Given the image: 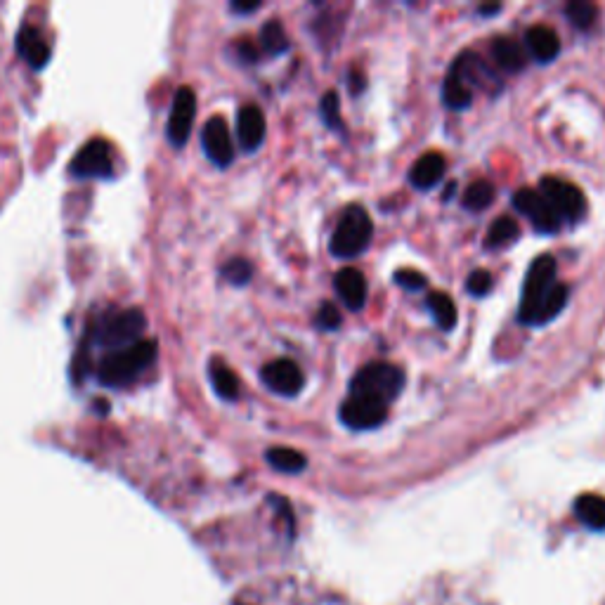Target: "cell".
Masks as SVG:
<instances>
[{
	"instance_id": "obj_1",
	"label": "cell",
	"mask_w": 605,
	"mask_h": 605,
	"mask_svg": "<svg viewBox=\"0 0 605 605\" xmlns=\"http://www.w3.org/2000/svg\"><path fill=\"white\" fill-rule=\"evenodd\" d=\"M565 303L568 286L556 282V260L539 256L525 275L518 320L523 324H546L565 308Z\"/></svg>"
},
{
	"instance_id": "obj_2",
	"label": "cell",
	"mask_w": 605,
	"mask_h": 605,
	"mask_svg": "<svg viewBox=\"0 0 605 605\" xmlns=\"http://www.w3.org/2000/svg\"><path fill=\"white\" fill-rule=\"evenodd\" d=\"M159 353V343L154 341H135L130 346L116 348L104 360L97 364V379L107 388H123L133 383L138 376L149 369Z\"/></svg>"
},
{
	"instance_id": "obj_3",
	"label": "cell",
	"mask_w": 605,
	"mask_h": 605,
	"mask_svg": "<svg viewBox=\"0 0 605 605\" xmlns=\"http://www.w3.org/2000/svg\"><path fill=\"white\" fill-rule=\"evenodd\" d=\"M405 388V372L395 364L372 362L355 374L350 383V398L376 400L381 405H390Z\"/></svg>"
},
{
	"instance_id": "obj_4",
	"label": "cell",
	"mask_w": 605,
	"mask_h": 605,
	"mask_svg": "<svg viewBox=\"0 0 605 605\" xmlns=\"http://www.w3.org/2000/svg\"><path fill=\"white\" fill-rule=\"evenodd\" d=\"M372 218L360 206H350L331 237V253L336 258H355L372 242Z\"/></svg>"
},
{
	"instance_id": "obj_5",
	"label": "cell",
	"mask_w": 605,
	"mask_h": 605,
	"mask_svg": "<svg viewBox=\"0 0 605 605\" xmlns=\"http://www.w3.org/2000/svg\"><path fill=\"white\" fill-rule=\"evenodd\" d=\"M147 317L140 308H130L121 312H109L95 327V338L102 346H130L145 334Z\"/></svg>"
},
{
	"instance_id": "obj_6",
	"label": "cell",
	"mask_w": 605,
	"mask_h": 605,
	"mask_svg": "<svg viewBox=\"0 0 605 605\" xmlns=\"http://www.w3.org/2000/svg\"><path fill=\"white\" fill-rule=\"evenodd\" d=\"M539 194L549 201V206L554 208L556 216L568 223H577L587 216V199L580 187L570 185V182L558 180V178H542L539 182Z\"/></svg>"
},
{
	"instance_id": "obj_7",
	"label": "cell",
	"mask_w": 605,
	"mask_h": 605,
	"mask_svg": "<svg viewBox=\"0 0 605 605\" xmlns=\"http://www.w3.org/2000/svg\"><path fill=\"white\" fill-rule=\"evenodd\" d=\"M69 171L78 180H109L114 175L112 145L102 138L90 140L74 156Z\"/></svg>"
},
{
	"instance_id": "obj_8",
	"label": "cell",
	"mask_w": 605,
	"mask_h": 605,
	"mask_svg": "<svg viewBox=\"0 0 605 605\" xmlns=\"http://www.w3.org/2000/svg\"><path fill=\"white\" fill-rule=\"evenodd\" d=\"M194 114H197V95H194L190 86H182L173 97L171 116H168L166 126L168 142H171L173 147H185V142L190 140Z\"/></svg>"
},
{
	"instance_id": "obj_9",
	"label": "cell",
	"mask_w": 605,
	"mask_h": 605,
	"mask_svg": "<svg viewBox=\"0 0 605 605\" xmlns=\"http://www.w3.org/2000/svg\"><path fill=\"white\" fill-rule=\"evenodd\" d=\"M513 206L537 227V232L554 234L561 230V218L556 216V211L549 206V201L537 190H518L513 194Z\"/></svg>"
},
{
	"instance_id": "obj_10",
	"label": "cell",
	"mask_w": 605,
	"mask_h": 605,
	"mask_svg": "<svg viewBox=\"0 0 605 605\" xmlns=\"http://www.w3.org/2000/svg\"><path fill=\"white\" fill-rule=\"evenodd\" d=\"M260 379H263L265 386H268L272 393L284 395V398H294L303 390V372L301 367L294 360H272L263 367L260 372Z\"/></svg>"
},
{
	"instance_id": "obj_11",
	"label": "cell",
	"mask_w": 605,
	"mask_h": 605,
	"mask_svg": "<svg viewBox=\"0 0 605 605\" xmlns=\"http://www.w3.org/2000/svg\"><path fill=\"white\" fill-rule=\"evenodd\" d=\"M201 145H204L206 156L216 166L225 168L232 164L234 145L223 116H213V119L206 121L204 130H201Z\"/></svg>"
},
{
	"instance_id": "obj_12",
	"label": "cell",
	"mask_w": 605,
	"mask_h": 605,
	"mask_svg": "<svg viewBox=\"0 0 605 605\" xmlns=\"http://www.w3.org/2000/svg\"><path fill=\"white\" fill-rule=\"evenodd\" d=\"M388 416V407L376 400L367 398H348L341 405V421L355 431H369V428L381 426Z\"/></svg>"
},
{
	"instance_id": "obj_13",
	"label": "cell",
	"mask_w": 605,
	"mask_h": 605,
	"mask_svg": "<svg viewBox=\"0 0 605 605\" xmlns=\"http://www.w3.org/2000/svg\"><path fill=\"white\" fill-rule=\"evenodd\" d=\"M265 116L256 104H246L237 114V138L244 152H256L265 140Z\"/></svg>"
},
{
	"instance_id": "obj_14",
	"label": "cell",
	"mask_w": 605,
	"mask_h": 605,
	"mask_svg": "<svg viewBox=\"0 0 605 605\" xmlns=\"http://www.w3.org/2000/svg\"><path fill=\"white\" fill-rule=\"evenodd\" d=\"M17 52L22 55V60L29 64L31 69H43L50 62V43L45 41L43 34L34 26L24 24L17 31Z\"/></svg>"
},
{
	"instance_id": "obj_15",
	"label": "cell",
	"mask_w": 605,
	"mask_h": 605,
	"mask_svg": "<svg viewBox=\"0 0 605 605\" xmlns=\"http://www.w3.org/2000/svg\"><path fill=\"white\" fill-rule=\"evenodd\" d=\"M336 294L350 310H360L367 303V279L357 268H343L336 279Z\"/></svg>"
},
{
	"instance_id": "obj_16",
	"label": "cell",
	"mask_w": 605,
	"mask_h": 605,
	"mask_svg": "<svg viewBox=\"0 0 605 605\" xmlns=\"http://www.w3.org/2000/svg\"><path fill=\"white\" fill-rule=\"evenodd\" d=\"M525 48L530 50V55L537 62H551L561 52V41H558V34L551 26L537 24L525 34Z\"/></svg>"
},
{
	"instance_id": "obj_17",
	"label": "cell",
	"mask_w": 605,
	"mask_h": 605,
	"mask_svg": "<svg viewBox=\"0 0 605 605\" xmlns=\"http://www.w3.org/2000/svg\"><path fill=\"white\" fill-rule=\"evenodd\" d=\"M445 156L438 152H428L421 156L419 161L412 166V173H409V180H412L414 187L419 190H428V187L438 185L445 175Z\"/></svg>"
},
{
	"instance_id": "obj_18",
	"label": "cell",
	"mask_w": 605,
	"mask_h": 605,
	"mask_svg": "<svg viewBox=\"0 0 605 605\" xmlns=\"http://www.w3.org/2000/svg\"><path fill=\"white\" fill-rule=\"evenodd\" d=\"M492 57L494 62H497L504 71H509V74L520 71L525 67V62H528V55H525L523 45H520L516 38H509V36L497 38V41L492 43Z\"/></svg>"
},
{
	"instance_id": "obj_19",
	"label": "cell",
	"mask_w": 605,
	"mask_h": 605,
	"mask_svg": "<svg viewBox=\"0 0 605 605\" xmlns=\"http://www.w3.org/2000/svg\"><path fill=\"white\" fill-rule=\"evenodd\" d=\"M575 513L591 530H605V497L601 494H582L575 502Z\"/></svg>"
},
{
	"instance_id": "obj_20",
	"label": "cell",
	"mask_w": 605,
	"mask_h": 605,
	"mask_svg": "<svg viewBox=\"0 0 605 605\" xmlns=\"http://www.w3.org/2000/svg\"><path fill=\"white\" fill-rule=\"evenodd\" d=\"M208 376H211L213 390L220 395L223 400H237L239 395V379L237 374L232 372L230 367L223 360H213L211 367H208Z\"/></svg>"
},
{
	"instance_id": "obj_21",
	"label": "cell",
	"mask_w": 605,
	"mask_h": 605,
	"mask_svg": "<svg viewBox=\"0 0 605 605\" xmlns=\"http://www.w3.org/2000/svg\"><path fill=\"white\" fill-rule=\"evenodd\" d=\"M265 459H268L272 468H277V471L282 473H301L303 468L308 466V459H305L301 452L289 450V447H272V450L265 454Z\"/></svg>"
},
{
	"instance_id": "obj_22",
	"label": "cell",
	"mask_w": 605,
	"mask_h": 605,
	"mask_svg": "<svg viewBox=\"0 0 605 605\" xmlns=\"http://www.w3.org/2000/svg\"><path fill=\"white\" fill-rule=\"evenodd\" d=\"M428 310H431L433 320L438 322L440 329L450 331L457 324V305L447 294H431L428 296Z\"/></svg>"
},
{
	"instance_id": "obj_23",
	"label": "cell",
	"mask_w": 605,
	"mask_h": 605,
	"mask_svg": "<svg viewBox=\"0 0 605 605\" xmlns=\"http://www.w3.org/2000/svg\"><path fill=\"white\" fill-rule=\"evenodd\" d=\"M518 234H520V225L516 220L509 216H502L494 220L490 232H487V244L494 246V249H497V246H509L516 242Z\"/></svg>"
},
{
	"instance_id": "obj_24",
	"label": "cell",
	"mask_w": 605,
	"mask_h": 605,
	"mask_svg": "<svg viewBox=\"0 0 605 605\" xmlns=\"http://www.w3.org/2000/svg\"><path fill=\"white\" fill-rule=\"evenodd\" d=\"M492 201H494V187L487 180H476L466 187L464 206L468 208V211H473V213L483 211V208L492 204Z\"/></svg>"
},
{
	"instance_id": "obj_25",
	"label": "cell",
	"mask_w": 605,
	"mask_h": 605,
	"mask_svg": "<svg viewBox=\"0 0 605 605\" xmlns=\"http://www.w3.org/2000/svg\"><path fill=\"white\" fill-rule=\"evenodd\" d=\"M442 100L450 104L452 109H468L473 102V95H471V88H468L461 78L452 74L445 81V88H442Z\"/></svg>"
},
{
	"instance_id": "obj_26",
	"label": "cell",
	"mask_w": 605,
	"mask_h": 605,
	"mask_svg": "<svg viewBox=\"0 0 605 605\" xmlns=\"http://www.w3.org/2000/svg\"><path fill=\"white\" fill-rule=\"evenodd\" d=\"M260 45H263V50H268L270 55H279V52L289 50V38L284 34V26L277 22V19H272L263 26V31H260Z\"/></svg>"
},
{
	"instance_id": "obj_27",
	"label": "cell",
	"mask_w": 605,
	"mask_h": 605,
	"mask_svg": "<svg viewBox=\"0 0 605 605\" xmlns=\"http://www.w3.org/2000/svg\"><path fill=\"white\" fill-rule=\"evenodd\" d=\"M565 15L577 29H591L598 17V8L594 3H587V0H572V3L565 5Z\"/></svg>"
},
{
	"instance_id": "obj_28",
	"label": "cell",
	"mask_w": 605,
	"mask_h": 605,
	"mask_svg": "<svg viewBox=\"0 0 605 605\" xmlns=\"http://www.w3.org/2000/svg\"><path fill=\"white\" fill-rule=\"evenodd\" d=\"M223 277L234 286H246L253 277V268H251L249 260L232 258L230 263L223 265Z\"/></svg>"
},
{
	"instance_id": "obj_29",
	"label": "cell",
	"mask_w": 605,
	"mask_h": 605,
	"mask_svg": "<svg viewBox=\"0 0 605 605\" xmlns=\"http://www.w3.org/2000/svg\"><path fill=\"white\" fill-rule=\"evenodd\" d=\"M466 289H468V294L476 296V298L487 296L492 291V275L487 270L471 272V275H468Z\"/></svg>"
},
{
	"instance_id": "obj_30",
	"label": "cell",
	"mask_w": 605,
	"mask_h": 605,
	"mask_svg": "<svg viewBox=\"0 0 605 605\" xmlns=\"http://www.w3.org/2000/svg\"><path fill=\"white\" fill-rule=\"evenodd\" d=\"M322 116L327 121V126L331 128H341V102H338V95L334 90H329L322 100Z\"/></svg>"
},
{
	"instance_id": "obj_31",
	"label": "cell",
	"mask_w": 605,
	"mask_h": 605,
	"mask_svg": "<svg viewBox=\"0 0 605 605\" xmlns=\"http://www.w3.org/2000/svg\"><path fill=\"white\" fill-rule=\"evenodd\" d=\"M317 327L324 329V331H331V329H338L341 327V312H338V308L334 303H324L320 312H317Z\"/></svg>"
},
{
	"instance_id": "obj_32",
	"label": "cell",
	"mask_w": 605,
	"mask_h": 605,
	"mask_svg": "<svg viewBox=\"0 0 605 605\" xmlns=\"http://www.w3.org/2000/svg\"><path fill=\"white\" fill-rule=\"evenodd\" d=\"M395 282H398L402 289H409V291H419L424 289V286L428 284V279L421 275V272L416 270H400L395 272Z\"/></svg>"
},
{
	"instance_id": "obj_33",
	"label": "cell",
	"mask_w": 605,
	"mask_h": 605,
	"mask_svg": "<svg viewBox=\"0 0 605 605\" xmlns=\"http://www.w3.org/2000/svg\"><path fill=\"white\" fill-rule=\"evenodd\" d=\"M237 52H239V57H242L244 62H256L258 60V50H256V45H253L251 41H239L237 43Z\"/></svg>"
},
{
	"instance_id": "obj_34",
	"label": "cell",
	"mask_w": 605,
	"mask_h": 605,
	"mask_svg": "<svg viewBox=\"0 0 605 605\" xmlns=\"http://www.w3.org/2000/svg\"><path fill=\"white\" fill-rule=\"evenodd\" d=\"M232 10L234 12H242V15H244V12H256V10H260V3H258V0H253V3H239V0H234Z\"/></svg>"
},
{
	"instance_id": "obj_35",
	"label": "cell",
	"mask_w": 605,
	"mask_h": 605,
	"mask_svg": "<svg viewBox=\"0 0 605 605\" xmlns=\"http://www.w3.org/2000/svg\"><path fill=\"white\" fill-rule=\"evenodd\" d=\"M497 10H499V5H485V8H480L483 15H490V12H497Z\"/></svg>"
}]
</instances>
